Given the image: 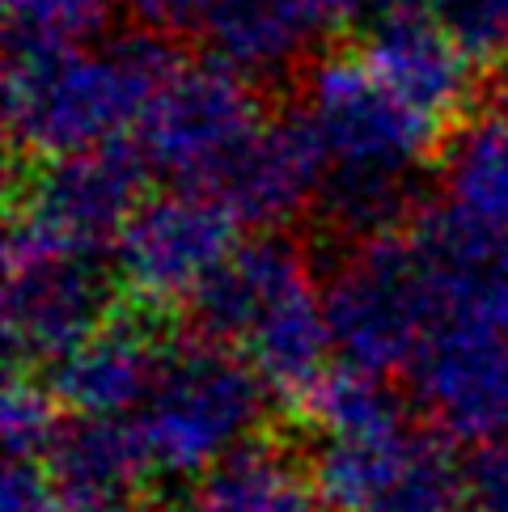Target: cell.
I'll return each instance as SVG.
<instances>
[{"label":"cell","instance_id":"14","mask_svg":"<svg viewBox=\"0 0 508 512\" xmlns=\"http://www.w3.org/2000/svg\"><path fill=\"white\" fill-rule=\"evenodd\" d=\"M47 474L56 512H140V496L157 470L136 419L72 415L47 453Z\"/></svg>","mask_w":508,"mask_h":512},{"label":"cell","instance_id":"24","mask_svg":"<svg viewBox=\"0 0 508 512\" xmlns=\"http://www.w3.org/2000/svg\"><path fill=\"white\" fill-rule=\"evenodd\" d=\"M470 512H508V436L475 441V453L462 462Z\"/></svg>","mask_w":508,"mask_h":512},{"label":"cell","instance_id":"17","mask_svg":"<svg viewBox=\"0 0 508 512\" xmlns=\"http://www.w3.org/2000/svg\"><path fill=\"white\" fill-rule=\"evenodd\" d=\"M199 512H322L314 474L284 441L250 436L199 474Z\"/></svg>","mask_w":508,"mask_h":512},{"label":"cell","instance_id":"4","mask_svg":"<svg viewBox=\"0 0 508 512\" xmlns=\"http://www.w3.org/2000/svg\"><path fill=\"white\" fill-rule=\"evenodd\" d=\"M149 161L136 144L30 161V174L13 191L5 250H115L123 225L144 204Z\"/></svg>","mask_w":508,"mask_h":512},{"label":"cell","instance_id":"19","mask_svg":"<svg viewBox=\"0 0 508 512\" xmlns=\"http://www.w3.org/2000/svg\"><path fill=\"white\" fill-rule=\"evenodd\" d=\"M420 204V170H326L318 191V229L343 246L403 233Z\"/></svg>","mask_w":508,"mask_h":512},{"label":"cell","instance_id":"1","mask_svg":"<svg viewBox=\"0 0 508 512\" xmlns=\"http://www.w3.org/2000/svg\"><path fill=\"white\" fill-rule=\"evenodd\" d=\"M170 34L127 30L111 43L5 51V127L30 161L85 153L136 132L157 89L174 77Z\"/></svg>","mask_w":508,"mask_h":512},{"label":"cell","instance_id":"27","mask_svg":"<svg viewBox=\"0 0 508 512\" xmlns=\"http://www.w3.org/2000/svg\"><path fill=\"white\" fill-rule=\"evenodd\" d=\"M394 5V0H335V9H339V22H360V26H369L377 13H386Z\"/></svg>","mask_w":508,"mask_h":512},{"label":"cell","instance_id":"10","mask_svg":"<svg viewBox=\"0 0 508 512\" xmlns=\"http://www.w3.org/2000/svg\"><path fill=\"white\" fill-rule=\"evenodd\" d=\"M411 394L453 441H487L508 424V326L441 314L411 360Z\"/></svg>","mask_w":508,"mask_h":512},{"label":"cell","instance_id":"26","mask_svg":"<svg viewBox=\"0 0 508 512\" xmlns=\"http://www.w3.org/2000/svg\"><path fill=\"white\" fill-rule=\"evenodd\" d=\"M123 9L136 17V26L157 34H183L199 30L208 0H123Z\"/></svg>","mask_w":508,"mask_h":512},{"label":"cell","instance_id":"21","mask_svg":"<svg viewBox=\"0 0 508 512\" xmlns=\"http://www.w3.org/2000/svg\"><path fill=\"white\" fill-rule=\"evenodd\" d=\"M123 0H5V51L102 43Z\"/></svg>","mask_w":508,"mask_h":512},{"label":"cell","instance_id":"29","mask_svg":"<svg viewBox=\"0 0 508 512\" xmlns=\"http://www.w3.org/2000/svg\"><path fill=\"white\" fill-rule=\"evenodd\" d=\"M174 512H199V508H174Z\"/></svg>","mask_w":508,"mask_h":512},{"label":"cell","instance_id":"11","mask_svg":"<svg viewBox=\"0 0 508 512\" xmlns=\"http://www.w3.org/2000/svg\"><path fill=\"white\" fill-rule=\"evenodd\" d=\"M360 56L441 136H449L466 119L479 64L449 39L424 0H394L386 13H377L365 26Z\"/></svg>","mask_w":508,"mask_h":512},{"label":"cell","instance_id":"13","mask_svg":"<svg viewBox=\"0 0 508 512\" xmlns=\"http://www.w3.org/2000/svg\"><path fill=\"white\" fill-rule=\"evenodd\" d=\"M331 26L335 0H208L199 34L216 64L271 85L314 64Z\"/></svg>","mask_w":508,"mask_h":512},{"label":"cell","instance_id":"5","mask_svg":"<svg viewBox=\"0 0 508 512\" xmlns=\"http://www.w3.org/2000/svg\"><path fill=\"white\" fill-rule=\"evenodd\" d=\"M259 119V85L242 72L216 60L178 64L136 127V149L174 187L212 191Z\"/></svg>","mask_w":508,"mask_h":512},{"label":"cell","instance_id":"7","mask_svg":"<svg viewBox=\"0 0 508 512\" xmlns=\"http://www.w3.org/2000/svg\"><path fill=\"white\" fill-rule=\"evenodd\" d=\"M238 216L212 191L174 187L132 212L111 250L123 297L144 309L187 305L242 242Z\"/></svg>","mask_w":508,"mask_h":512},{"label":"cell","instance_id":"16","mask_svg":"<svg viewBox=\"0 0 508 512\" xmlns=\"http://www.w3.org/2000/svg\"><path fill=\"white\" fill-rule=\"evenodd\" d=\"M166 347L136 318H111L85 343L47 364V390L68 415H127L149 398Z\"/></svg>","mask_w":508,"mask_h":512},{"label":"cell","instance_id":"2","mask_svg":"<svg viewBox=\"0 0 508 512\" xmlns=\"http://www.w3.org/2000/svg\"><path fill=\"white\" fill-rule=\"evenodd\" d=\"M267 386L254 364L212 339H178L161 352L149 398L136 411L149 462L166 479H191L221 462L263 424Z\"/></svg>","mask_w":508,"mask_h":512},{"label":"cell","instance_id":"22","mask_svg":"<svg viewBox=\"0 0 508 512\" xmlns=\"http://www.w3.org/2000/svg\"><path fill=\"white\" fill-rule=\"evenodd\" d=\"M60 398L47 390V381H26L22 373L9 377L0 398V432H5L9 462H43L60 436Z\"/></svg>","mask_w":508,"mask_h":512},{"label":"cell","instance_id":"8","mask_svg":"<svg viewBox=\"0 0 508 512\" xmlns=\"http://www.w3.org/2000/svg\"><path fill=\"white\" fill-rule=\"evenodd\" d=\"M326 161L339 170H424L445 136L394 94L365 56L326 51L310 64L305 102Z\"/></svg>","mask_w":508,"mask_h":512},{"label":"cell","instance_id":"12","mask_svg":"<svg viewBox=\"0 0 508 512\" xmlns=\"http://www.w3.org/2000/svg\"><path fill=\"white\" fill-rule=\"evenodd\" d=\"M326 170H331V161H326L322 140L310 115L297 106V111H276L259 119V127L233 153L221 178L212 182V195L242 225L280 229L318 204Z\"/></svg>","mask_w":508,"mask_h":512},{"label":"cell","instance_id":"3","mask_svg":"<svg viewBox=\"0 0 508 512\" xmlns=\"http://www.w3.org/2000/svg\"><path fill=\"white\" fill-rule=\"evenodd\" d=\"M322 305L339 364L377 377L411 369L437 322V292L411 233H386L343 250L322 288Z\"/></svg>","mask_w":508,"mask_h":512},{"label":"cell","instance_id":"20","mask_svg":"<svg viewBox=\"0 0 508 512\" xmlns=\"http://www.w3.org/2000/svg\"><path fill=\"white\" fill-rule=\"evenodd\" d=\"M301 411L322 436H373L403 428V402L386 386V377L352 369V364L326 373L301 402Z\"/></svg>","mask_w":508,"mask_h":512},{"label":"cell","instance_id":"18","mask_svg":"<svg viewBox=\"0 0 508 512\" xmlns=\"http://www.w3.org/2000/svg\"><path fill=\"white\" fill-rule=\"evenodd\" d=\"M441 199L492 233L508 237V115L462 119L441 144Z\"/></svg>","mask_w":508,"mask_h":512},{"label":"cell","instance_id":"9","mask_svg":"<svg viewBox=\"0 0 508 512\" xmlns=\"http://www.w3.org/2000/svg\"><path fill=\"white\" fill-rule=\"evenodd\" d=\"M5 343L13 364H47L115 318V267L77 250H5Z\"/></svg>","mask_w":508,"mask_h":512},{"label":"cell","instance_id":"6","mask_svg":"<svg viewBox=\"0 0 508 512\" xmlns=\"http://www.w3.org/2000/svg\"><path fill=\"white\" fill-rule=\"evenodd\" d=\"M310 474L331 512H458L466 504L462 462L437 428L322 436Z\"/></svg>","mask_w":508,"mask_h":512},{"label":"cell","instance_id":"15","mask_svg":"<svg viewBox=\"0 0 508 512\" xmlns=\"http://www.w3.org/2000/svg\"><path fill=\"white\" fill-rule=\"evenodd\" d=\"M305 284H314L305 250L293 237L267 229L233 250L221 263V271L183 305L191 335L225 343L238 352L254 326Z\"/></svg>","mask_w":508,"mask_h":512},{"label":"cell","instance_id":"23","mask_svg":"<svg viewBox=\"0 0 508 512\" xmlns=\"http://www.w3.org/2000/svg\"><path fill=\"white\" fill-rule=\"evenodd\" d=\"M424 5L475 64H508V0H424Z\"/></svg>","mask_w":508,"mask_h":512},{"label":"cell","instance_id":"25","mask_svg":"<svg viewBox=\"0 0 508 512\" xmlns=\"http://www.w3.org/2000/svg\"><path fill=\"white\" fill-rule=\"evenodd\" d=\"M0 512H56V487L39 462H9L0 487Z\"/></svg>","mask_w":508,"mask_h":512},{"label":"cell","instance_id":"28","mask_svg":"<svg viewBox=\"0 0 508 512\" xmlns=\"http://www.w3.org/2000/svg\"><path fill=\"white\" fill-rule=\"evenodd\" d=\"M496 111H504L508 115V64H500V81H496Z\"/></svg>","mask_w":508,"mask_h":512}]
</instances>
